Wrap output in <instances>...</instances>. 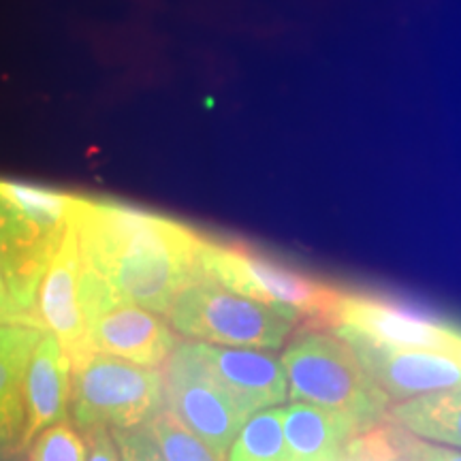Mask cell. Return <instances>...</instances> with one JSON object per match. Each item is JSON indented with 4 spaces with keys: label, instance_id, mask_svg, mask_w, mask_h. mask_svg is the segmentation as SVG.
I'll return each instance as SVG.
<instances>
[{
    "label": "cell",
    "instance_id": "7",
    "mask_svg": "<svg viewBox=\"0 0 461 461\" xmlns=\"http://www.w3.org/2000/svg\"><path fill=\"white\" fill-rule=\"evenodd\" d=\"M165 402L188 431L224 461L250 419L210 370L194 342L177 344L165 367Z\"/></svg>",
    "mask_w": 461,
    "mask_h": 461
},
{
    "label": "cell",
    "instance_id": "26",
    "mask_svg": "<svg viewBox=\"0 0 461 461\" xmlns=\"http://www.w3.org/2000/svg\"><path fill=\"white\" fill-rule=\"evenodd\" d=\"M453 359H455V361H457V366L461 367V348L457 350V353H455V355H453Z\"/></svg>",
    "mask_w": 461,
    "mask_h": 461
},
{
    "label": "cell",
    "instance_id": "13",
    "mask_svg": "<svg viewBox=\"0 0 461 461\" xmlns=\"http://www.w3.org/2000/svg\"><path fill=\"white\" fill-rule=\"evenodd\" d=\"M73 363L54 333H43L26 372V425L22 447L67 417L71 402Z\"/></svg>",
    "mask_w": 461,
    "mask_h": 461
},
{
    "label": "cell",
    "instance_id": "20",
    "mask_svg": "<svg viewBox=\"0 0 461 461\" xmlns=\"http://www.w3.org/2000/svg\"><path fill=\"white\" fill-rule=\"evenodd\" d=\"M389 445L393 448V453L402 455V457H408L412 461H461V451H455V448H448L447 445H436V442L423 440V438H417L408 431H389Z\"/></svg>",
    "mask_w": 461,
    "mask_h": 461
},
{
    "label": "cell",
    "instance_id": "14",
    "mask_svg": "<svg viewBox=\"0 0 461 461\" xmlns=\"http://www.w3.org/2000/svg\"><path fill=\"white\" fill-rule=\"evenodd\" d=\"M43 336L26 321L0 322V455L22 447L26 425V372Z\"/></svg>",
    "mask_w": 461,
    "mask_h": 461
},
{
    "label": "cell",
    "instance_id": "19",
    "mask_svg": "<svg viewBox=\"0 0 461 461\" xmlns=\"http://www.w3.org/2000/svg\"><path fill=\"white\" fill-rule=\"evenodd\" d=\"M88 459V442L67 420L43 429L31 442L28 461H86Z\"/></svg>",
    "mask_w": 461,
    "mask_h": 461
},
{
    "label": "cell",
    "instance_id": "22",
    "mask_svg": "<svg viewBox=\"0 0 461 461\" xmlns=\"http://www.w3.org/2000/svg\"><path fill=\"white\" fill-rule=\"evenodd\" d=\"M86 438H88V459L86 461H122L118 442H115L112 429H86Z\"/></svg>",
    "mask_w": 461,
    "mask_h": 461
},
{
    "label": "cell",
    "instance_id": "11",
    "mask_svg": "<svg viewBox=\"0 0 461 461\" xmlns=\"http://www.w3.org/2000/svg\"><path fill=\"white\" fill-rule=\"evenodd\" d=\"M84 258L75 227L67 229L39 286L32 319L58 338L71 363L90 353L82 299Z\"/></svg>",
    "mask_w": 461,
    "mask_h": 461
},
{
    "label": "cell",
    "instance_id": "5",
    "mask_svg": "<svg viewBox=\"0 0 461 461\" xmlns=\"http://www.w3.org/2000/svg\"><path fill=\"white\" fill-rule=\"evenodd\" d=\"M165 406V378L157 367L96 350L73 363L71 411L84 431L141 428Z\"/></svg>",
    "mask_w": 461,
    "mask_h": 461
},
{
    "label": "cell",
    "instance_id": "12",
    "mask_svg": "<svg viewBox=\"0 0 461 461\" xmlns=\"http://www.w3.org/2000/svg\"><path fill=\"white\" fill-rule=\"evenodd\" d=\"M197 350L224 389L248 417L288 400V378L282 363L258 348H233L197 342Z\"/></svg>",
    "mask_w": 461,
    "mask_h": 461
},
{
    "label": "cell",
    "instance_id": "23",
    "mask_svg": "<svg viewBox=\"0 0 461 461\" xmlns=\"http://www.w3.org/2000/svg\"><path fill=\"white\" fill-rule=\"evenodd\" d=\"M5 321H24L17 312L14 299H11V293L7 288V282H5L3 267H0V322Z\"/></svg>",
    "mask_w": 461,
    "mask_h": 461
},
{
    "label": "cell",
    "instance_id": "24",
    "mask_svg": "<svg viewBox=\"0 0 461 461\" xmlns=\"http://www.w3.org/2000/svg\"><path fill=\"white\" fill-rule=\"evenodd\" d=\"M363 461H366V459H363ZM372 461H412V459L402 457V455H397V453H391V455H384V457H378V459H372Z\"/></svg>",
    "mask_w": 461,
    "mask_h": 461
},
{
    "label": "cell",
    "instance_id": "25",
    "mask_svg": "<svg viewBox=\"0 0 461 461\" xmlns=\"http://www.w3.org/2000/svg\"><path fill=\"white\" fill-rule=\"evenodd\" d=\"M339 461H363V457H361V455H357L355 451H350V448H346L344 457Z\"/></svg>",
    "mask_w": 461,
    "mask_h": 461
},
{
    "label": "cell",
    "instance_id": "10",
    "mask_svg": "<svg viewBox=\"0 0 461 461\" xmlns=\"http://www.w3.org/2000/svg\"><path fill=\"white\" fill-rule=\"evenodd\" d=\"M333 333L350 346L363 370L391 400L403 402L431 391L461 387V367L453 357L383 344L344 327H333Z\"/></svg>",
    "mask_w": 461,
    "mask_h": 461
},
{
    "label": "cell",
    "instance_id": "9",
    "mask_svg": "<svg viewBox=\"0 0 461 461\" xmlns=\"http://www.w3.org/2000/svg\"><path fill=\"white\" fill-rule=\"evenodd\" d=\"M327 322L403 348L434 350L448 357L461 348L459 325L374 293L342 291Z\"/></svg>",
    "mask_w": 461,
    "mask_h": 461
},
{
    "label": "cell",
    "instance_id": "2",
    "mask_svg": "<svg viewBox=\"0 0 461 461\" xmlns=\"http://www.w3.org/2000/svg\"><path fill=\"white\" fill-rule=\"evenodd\" d=\"M79 201L65 190L0 180V267L17 312L32 325L39 286Z\"/></svg>",
    "mask_w": 461,
    "mask_h": 461
},
{
    "label": "cell",
    "instance_id": "21",
    "mask_svg": "<svg viewBox=\"0 0 461 461\" xmlns=\"http://www.w3.org/2000/svg\"><path fill=\"white\" fill-rule=\"evenodd\" d=\"M122 461H165L146 425L132 429H113Z\"/></svg>",
    "mask_w": 461,
    "mask_h": 461
},
{
    "label": "cell",
    "instance_id": "4",
    "mask_svg": "<svg viewBox=\"0 0 461 461\" xmlns=\"http://www.w3.org/2000/svg\"><path fill=\"white\" fill-rule=\"evenodd\" d=\"M199 265L203 276H210L240 295L278 310L295 325L330 321L342 293V288L330 285L319 276L280 261L241 240L205 235Z\"/></svg>",
    "mask_w": 461,
    "mask_h": 461
},
{
    "label": "cell",
    "instance_id": "16",
    "mask_svg": "<svg viewBox=\"0 0 461 461\" xmlns=\"http://www.w3.org/2000/svg\"><path fill=\"white\" fill-rule=\"evenodd\" d=\"M387 417L408 434L461 448V387L403 400L389 408Z\"/></svg>",
    "mask_w": 461,
    "mask_h": 461
},
{
    "label": "cell",
    "instance_id": "1",
    "mask_svg": "<svg viewBox=\"0 0 461 461\" xmlns=\"http://www.w3.org/2000/svg\"><path fill=\"white\" fill-rule=\"evenodd\" d=\"M84 265L115 297L167 314L199 280L205 233L115 199L82 197L73 214Z\"/></svg>",
    "mask_w": 461,
    "mask_h": 461
},
{
    "label": "cell",
    "instance_id": "8",
    "mask_svg": "<svg viewBox=\"0 0 461 461\" xmlns=\"http://www.w3.org/2000/svg\"><path fill=\"white\" fill-rule=\"evenodd\" d=\"M82 299L90 350L107 353L137 366L167 363L180 339L152 310L115 297L84 265Z\"/></svg>",
    "mask_w": 461,
    "mask_h": 461
},
{
    "label": "cell",
    "instance_id": "6",
    "mask_svg": "<svg viewBox=\"0 0 461 461\" xmlns=\"http://www.w3.org/2000/svg\"><path fill=\"white\" fill-rule=\"evenodd\" d=\"M167 316L182 336L233 348L278 350L295 327L278 310L240 295L210 276L190 282L173 299Z\"/></svg>",
    "mask_w": 461,
    "mask_h": 461
},
{
    "label": "cell",
    "instance_id": "15",
    "mask_svg": "<svg viewBox=\"0 0 461 461\" xmlns=\"http://www.w3.org/2000/svg\"><path fill=\"white\" fill-rule=\"evenodd\" d=\"M280 414L288 461H339L346 442L357 438L346 420L312 403L293 402L280 408Z\"/></svg>",
    "mask_w": 461,
    "mask_h": 461
},
{
    "label": "cell",
    "instance_id": "17",
    "mask_svg": "<svg viewBox=\"0 0 461 461\" xmlns=\"http://www.w3.org/2000/svg\"><path fill=\"white\" fill-rule=\"evenodd\" d=\"M227 461H288L280 408L252 414L230 445Z\"/></svg>",
    "mask_w": 461,
    "mask_h": 461
},
{
    "label": "cell",
    "instance_id": "18",
    "mask_svg": "<svg viewBox=\"0 0 461 461\" xmlns=\"http://www.w3.org/2000/svg\"><path fill=\"white\" fill-rule=\"evenodd\" d=\"M146 428L165 461H218L193 431H188L169 411L158 412Z\"/></svg>",
    "mask_w": 461,
    "mask_h": 461
},
{
    "label": "cell",
    "instance_id": "3",
    "mask_svg": "<svg viewBox=\"0 0 461 461\" xmlns=\"http://www.w3.org/2000/svg\"><path fill=\"white\" fill-rule=\"evenodd\" d=\"M288 397L336 414L357 431H370L389 414L391 397L363 370L336 333L305 327L282 353Z\"/></svg>",
    "mask_w": 461,
    "mask_h": 461
}]
</instances>
